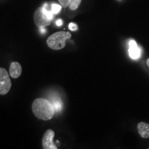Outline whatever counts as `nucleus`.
<instances>
[{"instance_id":"obj_1","label":"nucleus","mask_w":149,"mask_h":149,"mask_svg":"<svg viewBox=\"0 0 149 149\" xmlns=\"http://www.w3.org/2000/svg\"><path fill=\"white\" fill-rule=\"evenodd\" d=\"M32 110L35 117L44 121L51 120L55 111L51 102L44 98L35 100L32 104Z\"/></svg>"},{"instance_id":"obj_2","label":"nucleus","mask_w":149,"mask_h":149,"mask_svg":"<svg viewBox=\"0 0 149 149\" xmlns=\"http://www.w3.org/2000/svg\"><path fill=\"white\" fill-rule=\"evenodd\" d=\"M71 37L69 32L60 31L57 32L48 37L46 44L48 47L55 51L63 49L66 46V41Z\"/></svg>"},{"instance_id":"obj_3","label":"nucleus","mask_w":149,"mask_h":149,"mask_svg":"<svg viewBox=\"0 0 149 149\" xmlns=\"http://www.w3.org/2000/svg\"><path fill=\"white\" fill-rule=\"evenodd\" d=\"M11 80L8 72L3 68H0V95H4L11 88Z\"/></svg>"},{"instance_id":"obj_4","label":"nucleus","mask_w":149,"mask_h":149,"mask_svg":"<svg viewBox=\"0 0 149 149\" xmlns=\"http://www.w3.org/2000/svg\"><path fill=\"white\" fill-rule=\"evenodd\" d=\"M34 22L37 27L43 28L49 26L51 21L48 19L47 16L44 13L43 7H40L35 10L34 13Z\"/></svg>"},{"instance_id":"obj_5","label":"nucleus","mask_w":149,"mask_h":149,"mask_svg":"<svg viewBox=\"0 0 149 149\" xmlns=\"http://www.w3.org/2000/svg\"><path fill=\"white\" fill-rule=\"evenodd\" d=\"M55 132L51 129L46 130L42 138V145L44 149H57V147L53 144Z\"/></svg>"},{"instance_id":"obj_6","label":"nucleus","mask_w":149,"mask_h":149,"mask_svg":"<svg viewBox=\"0 0 149 149\" xmlns=\"http://www.w3.org/2000/svg\"><path fill=\"white\" fill-rule=\"evenodd\" d=\"M128 53L130 58L133 59H139L141 54V49L137 46L135 41L130 40L129 42V49H128Z\"/></svg>"},{"instance_id":"obj_7","label":"nucleus","mask_w":149,"mask_h":149,"mask_svg":"<svg viewBox=\"0 0 149 149\" xmlns=\"http://www.w3.org/2000/svg\"><path fill=\"white\" fill-rule=\"evenodd\" d=\"M22 66L18 62H13L10 64L9 68V74L14 79H17L22 74Z\"/></svg>"},{"instance_id":"obj_8","label":"nucleus","mask_w":149,"mask_h":149,"mask_svg":"<svg viewBox=\"0 0 149 149\" xmlns=\"http://www.w3.org/2000/svg\"><path fill=\"white\" fill-rule=\"evenodd\" d=\"M137 130L143 138H149V124L145 122H139L137 124Z\"/></svg>"},{"instance_id":"obj_9","label":"nucleus","mask_w":149,"mask_h":149,"mask_svg":"<svg viewBox=\"0 0 149 149\" xmlns=\"http://www.w3.org/2000/svg\"><path fill=\"white\" fill-rule=\"evenodd\" d=\"M81 2V0H70L68 7L71 10H75L79 6Z\"/></svg>"},{"instance_id":"obj_10","label":"nucleus","mask_w":149,"mask_h":149,"mask_svg":"<svg viewBox=\"0 0 149 149\" xmlns=\"http://www.w3.org/2000/svg\"><path fill=\"white\" fill-rule=\"evenodd\" d=\"M52 104H53L54 109H55V111L57 112L60 111L61 109H62V103H61V100H53V102H51Z\"/></svg>"},{"instance_id":"obj_11","label":"nucleus","mask_w":149,"mask_h":149,"mask_svg":"<svg viewBox=\"0 0 149 149\" xmlns=\"http://www.w3.org/2000/svg\"><path fill=\"white\" fill-rule=\"evenodd\" d=\"M61 7H62L61 5L57 4V3H53V4H51V9L53 14H57L60 12Z\"/></svg>"},{"instance_id":"obj_12","label":"nucleus","mask_w":149,"mask_h":149,"mask_svg":"<svg viewBox=\"0 0 149 149\" xmlns=\"http://www.w3.org/2000/svg\"><path fill=\"white\" fill-rule=\"evenodd\" d=\"M59 1L61 5V6L64 7V8H66V7H68V6H69L70 0H59Z\"/></svg>"},{"instance_id":"obj_13","label":"nucleus","mask_w":149,"mask_h":149,"mask_svg":"<svg viewBox=\"0 0 149 149\" xmlns=\"http://www.w3.org/2000/svg\"><path fill=\"white\" fill-rule=\"evenodd\" d=\"M68 28H69V29L72 31H77V24H74V23H72H72L69 24V25H68Z\"/></svg>"},{"instance_id":"obj_14","label":"nucleus","mask_w":149,"mask_h":149,"mask_svg":"<svg viewBox=\"0 0 149 149\" xmlns=\"http://www.w3.org/2000/svg\"><path fill=\"white\" fill-rule=\"evenodd\" d=\"M62 20L60 19H57V21H56V25L58 26H61V25H62Z\"/></svg>"},{"instance_id":"obj_15","label":"nucleus","mask_w":149,"mask_h":149,"mask_svg":"<svg viewBox=\"0 0 149 149\" xmlns=\"http://www.w3.org/2000/svg\"><path fill=\"white\" fill-rule=\"evenodd\" d=\"M40 31H41V33H46V29H44V27H43V28H40Z\"/></svg>"},{"instance_id":"obj_16","label":"nucleus","mask_w":149,"mask_h":149,"mask_svg":"<svg viewBox=\"0 0 149 149\" xmlns=\"http://www.w3.org/2000/svg\"><path fill=\"white\" fill-rule=\"evenodd\" d=\"M146 64H147V65H148V66H149V59H148V60L146 61Z\"/></svg>"},{"instance_id":"obj_17","label":"nucleus","mask_w":149,"mask_h":149,"mask_svg":"<svg viewBox=\"0 0 149 149\" xmlns=\"http://www.w3.org/2000/svg\"><path fill=\"white\" fill-rule=\"evenodd\" d=\"M118 1H121V0H118Z\"/></svg>"}]
</instances>
